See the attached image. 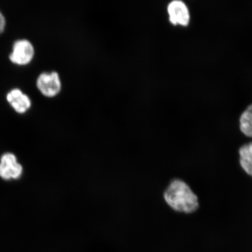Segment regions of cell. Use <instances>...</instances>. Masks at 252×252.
I'll return each instance as SVG.
<instances>
[{
  "label": "cell",
  "mask_w": 252,
  "mask_h": 252,
  "mask_svg": "<svg viewBox=\"0 0 252 252\" xmlns=\"http://www.w3.org/2000/svg\"><path fill=\"white\" fill-rule=\"evenodd\" d=\"M23 167L17 162V158L11 153L4 154L0 162V176L4 180L20 178L23 174Z\"/></svg>",
  "instance_id": "5"
},
{
  "label": "cell",
  "mask_w": 252,
  "mask_h": 252,
  "mask_svg": "<svg viewBox=\"0 0 252 252\" xmlns=\"http://www.w3.org/2000/svg\"><path fill=\"white\" fill-rule=\"evenodd\" d=\"M36 86L44 96L55 97L61 92L62 83L58 72H43L37 77Z\"/></svg>",
  "instance_id": "4"
},
{
  "label": "cell",
  "mask_w": 252,
  "mask_h": 252,
  "mask_svg": "<svg viewBox=\"0 0 252 252\" xmlns=\"http://www.w3.org/2000/svg\"><path fill=\"white\" fill-rule=\"evenodd\" d=\"M6 26V20L4 15L0 11V34L4 31Z\"/></svg>",
  "instance_id": "9"
},
{
  "label": "cell",
  "mask_w": 252,
  "mask_h": 252,
  "mask_svg": "<svg viewBox=\"0 0 252 252\" xmlns=\"http://www.w3.org/2000/svg\"><path fill=\"white\" fill-rule=\"evenodd\" d=\"M168 19L173 26L187 27L190 23V12L188 5L181 0H173L167 5Z\"/></svg>",
  "instance_id": "3"
},
{
  "label": "cell",
  "mask_w": 252,
  "mask_h": 252,
  "mask_svg": "<svg viewBox=\"0 0 252 252\" xmlns=\"http://www.w3.org/2000/svg\"><path fill=\"white\" fill-rule=\"evenodd\" d=\"M239 163L244 172L252 178V141L246 143L238 150Z\"/></svg>",
  "instance_id": "7"
},
{
  "label": "cell",
  "mask_w": 252,
  "mask_h": 252,
  "mask_svg": "<svg viewBox=\"0 0 252 252\" xmlns=\"http://www.w3.org/2000/svg\"><path fill=\"white\" fill-rule=\"evenodd\" d=\"M163 197L166 204L176 213L191 214L199 209L197 195L182 179L174 178L170 181Z\"/></svg>",
  "instance_id": "1"
},
{
  "label": "cell",
  "mask_w": 252,
  "mask_h": 252,
  "mask_svg": "<svg viewBox=\"0 0 252 252\" xmlns=\"http://www.w3.org/2000/svg\"><path fill=\"white\" fill-rule=\"evenodd\" d=\"M6 97L9 105L18 113H25L31 108L32 102L30 97L18 88L9 91Z\"/></svg>",
  "instance_id": "6"
},
{
  "label": "cell",
  "mask_w": 252,
  "mask_h": 252,
  "mask_svg": "<svg viewBox=\"0 0 252 252\" xmlns=\"http://www.w3.org/2000/svg\"><path fill=\"white\" fill-rule=\"evenodd\" d=\"M239 128L245 137L252 138V103L241 113L239 119Z\"/></svg>",
  "instance_id": "8"
},
{
  "label": "cell",
  "mask_w": 252,
  "mask_h": 252,
  "mask_svg": "<svg viewBox=\"0 0 252 252\" xmlns=\"http://www.w3.org/2000/svg\"><path fill=\"white\" fill-rule=\"evenodd\" d=\"M34 55V47L30 40L25 39L16 40L12 46L9 58L12 63L18 65H25L32 61Z\"/></svg>",
  "instance_id": "2"
}]
</instances>
